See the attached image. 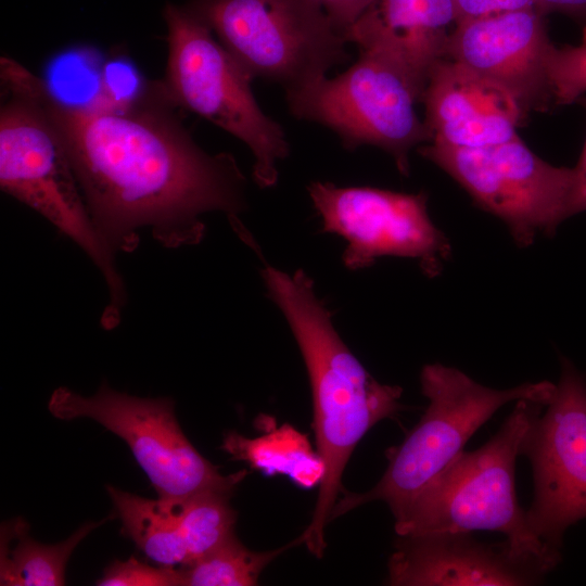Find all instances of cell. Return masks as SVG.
I'll use <instances>...</instances> for the list:
<instances>
[{"instance_id":"6da1fadb","label":"cell","mask_w":586,"mask_h":586,"mask_svg":"<svg viewBox=\"0 0 586 586\" xmlns=\"http://www.w3.org/2000/svg\"><path fill=\"white\" fill-rule=\"evenodd\" d=\"M0 68L42 106L56 128L91 217L109 245L131 252L149 229L166 247L200 242L204 213L239 220L245 177L229 153L208 154L174 113L163 84L131 102L103 94L86 103L60 100L43 78L9 56Z\"/></svg>"},{"instance_id":"7a4b0ae2","label":"cell","mask_w":586,"mask_h":586,"mask_svg":"<svg viewBox=\"0 0 586 586\" xmlns=\"http://www.w3.org/2000/svg\"><path fill=\"white\" fill-rule=\"evenodd\" d=\"M262 277L291 328L309 378L322 475L310 523L300 537L308 551L321 558L346 464L365 434L403 407L402 388L379 383L353 355L303 270L288 273L267 266Z\"/></svg>"},{"instance_id":"3957f363","label":"cell","mask_w":586,"mask_h":586,"mask_svg":"<svg viewBox=\"0 0 586 586\" xmlns=\"http://www.w3.org/2000/svg\"><path fill=\"white\" fill-rule=\"evenodd\" d=\"M1 190L35 209L75 242L98 267L109 290L101 324L111 330L126 302L114 250L97 228L64 143L37 102L9 74L0 71Z\"/></svg>"},{"instance_id":"277c9868","label":"cell","mask_w":586,"mask_h":586,"mask_svg":"<svg viewBox=\"0 0 586 586\" xmlns=\"http://www.w3.org/2000/svg\"><path fill=\"white\" fill-rule=\"evenodd\" d=\"M545 405L517 400L500 429L483 446L461 451L398 513L395 532L413 536L435 532L493 531L520 550L557 565L561 555L531 531L514 492L515 459L522 440Z\"/></svg>"},{"instance_id":"5b68a950","label":"cell","mask_w":586,"mask_h":586,"mask_svg":"<svg viewBox=\"0 0 586 586\" xmlns=\"http://www.w3.org/2000/svg\"><path fill=\"white\" fill-rule=\"evenodd\" d=\"M352 42L359 50L357 61L334 78L323 76L285 92L289 110L331 129L349 150L365 144L383 149L408 175L410 150L431 141L416 112L428 80L388 47L367 38Z\"/></svg>"},{"instance_id":"8992f818","label":"cell","mask_w":586,"mask_h":586,"mask_svg":"<svg viewBox=\"0 0 586 586\" xmlns=\"http://www.w3.org/2000/svg\"><path fill=\"white\" fill-rule=\"evenodd\" d=\"M429 405L403 443L387 451L388 464L380 481L362 494H345L336 501L331 521L370 501L387 504L398 514L451 460L501 406L520 399L547 405L556 384L523 383L512 388L484 386L462 371L441 364L425 365L420 375Z\"/></svg>"},{"instance_id":"52a82bcc","label":"cell","mask_w":586,"mask_h":586,"mask_svg":"<svg viewBox=\"0 0 586 586\" xmlns=\"http://www.w3.org/2000/svg\"><path fill=\"white\" fill-rule=\"evenodd\" d=\"M163 15L168 56L162 84L168 99L244 142L254 155V181L273 187L278 162L290 148L282 126L257 103L253 77L187 5L168 3Z\"/></svg>"},{"instance_id":"ba28073f","label":"cell","mask_w":586,"mask_h":586,"mask_svg":"<svg viewBox=\"0 0 586 586\" xmlns=\"http://www.w3.org/2000/svg\"><path fill=\"white\" fill-rule=\"evenodd\" d=\"M187 7L253 78L285 92L349 60L348 41L313 0H192Z\"/></svg>"},{"instance_id":"9c48e42d","label":"cell","mask_w":586,"mask_h":586,"mask_svg":"<svg viewBox=\"0 0 586 586\" xmlns=\"http://www.w3.org/2000/svg\"><path fill=\"white\" fill-rule=\"evenodd\" d=\"M420 154L450 175L481 207L499 217L519 245L555 233L579 213L574 168L553 166L515 137L481 148L430 143Z\"/></svg>"},{"instance_id":"30bf717a","label":"cell","mask_w":586,"mask_h":586,"mask_svg":"<svg viewBox=\"0 0 586 586\" xmlns=\"http://www.w3.org/2000/svg\"><path fill=\"white\" fill-rule=\"evenodd\" d=\"M48 409L60 420L89 418L120 437L163 500L207 492L232 494L247 473L224 475L204 458L182 432L169 398L131 396L103 382L89 397L58 387Z\"/></svg>"},{"instance_id":"8fae6325","label":"cell","mask_w":586,"mask_h":586,"mask_svg":"<svg viewBox=\"0 0 586 586\" xmlns=\"http://www.w3.org/2000/svg\"><path fill=\"white\" fill-rule=\"evenodd\" d=\"M560 359L553 397L532 421L520 454L528 458L534 477L528 526L561 555L566 528L586 518V380L569 359Z\"/></svg>"},{"instance_id":"7c38bea8","label":"cell","mask_w":586,"mask_h":586,"mask_svg":"<svg viewBox=\"0 0 586 586\" xmlns=\"http://www.w3.org/2000/svg\"><path fill=\"white\" fill-rule=\"evenodd\" d=\"M310 200L322 230L346 241L344 265L353 270L391 255L416 258L428 276L440 273L450 246L431 221L423 192L408 194L371 187L315 181Z\"/></svg>"},{"instance_id":"4fadbf2b","label":"cell","mask_w":586,"mask_h":586,"mask_svg":"<svg viewBox=\"0 0 586 586\" xmlns=\"http://www.w3.org/2000/svg\"><path fill=\"white\" fill-rule=\"evenodd\" d=\"M552 46L544 14L530 8L457 23L447 58L507 91L526 115L555 104L547 71Z\"/></svg>"},{"instance_id":"5bb4252c","label":"cell","mask_w":586,"mask_h":586,"mask_svg":"<svg viewBox=\"0 0 586 586\" xmlns=\"http://www.w3.org/2000/svg\"><path fill=\"white\" fill-rule=\"evenodd\" d=\"M388 560L392 586H523L539 583L555 565L507 539L487 544L471 532L398 536Z\"/></svg>"},{"instance_id":"9a60e30c","label":"cell","mask_w":586,"mask_h":586,"mask_svg":"<svg viewBox=\"0 0 586 586\" xmlns=\"http://www.w3.org/2000/svg\"><path fill=\"white\" fill-rule=\"evenodd\" d=\"M430 143L481 148L509 141L524 113L497 85L444 58L431 69L422 97Z\"/></svg>"},{"instance_id":"2e32d148","label":"cell","mask_w":586,"mask_h":586,"mask_svg":"<svg viewBox=\"0 0 586 586\" xmlns=\"http://www.w3.org/2000/svg\"><path fill=\"white\" fill-rule=\"evenodd\" d=\"M455 0H375L349 30L399 52L422 76L447 56Z\"/></svg>"},{"instance_id":"e0dca14e","label":"cell","mask_w":586,"mask_h":586,"mask_svg":"<svg viewBox=\"0 0 586 586\" xmlns=\"http://www.w3.org/2000/svg\"><path fill=\"white\" fill-rule=\"evenodd\" d=\"M87 522L65 540L43 545L28 535L24 520L2 524L1 533L10 536L14 547L1 544L0 584L4 586H60L65 584L67 561L77 545L93 530L103 524Z\"/></svg>"},{"instance_id":"ac0fdd59","label":"cell","mask_w":586,"mask_h":586,"mask_svg":"<svg viewBox=\"0 0 586 586\" xmlns=\"http://www.w3.org/2000/svg\"><path fill=\"white\" fill-rule=\"evenodd\" d=\"M106 491L115 514L122 522V533L156 565L184 568L189 553L168 506L161 499H148L112 485Z\"/></svg>"},{"instance_id":"d6986e66","label":"cell","mask_w":586,"mask_h":586,"mask_svg":"<svg viewBox=\"0 0 586 586\" xmlns=\"http://www.w3.org/2000/svg\"><path fill=\"white\" fill-rule=\"evenodd\" d=\"M301 537L273 550L252 551L234 535L191 564L180 568L181 586H253L264 569Z\"/></svg>"},{"instance_id":"ffe728a7","label":"cell","mask_w":586,"mask_h":586,"mask_svg":"<svg viewBox=\"0 0 586 586\" xmlns=\"http://www.w3.org/2000/svg\"><path fill=\"white\" fill-rule=\"evenodd\" d=\"M230 493L207 492L167 504L182 534L189 564L234 535L237 512ZM188 564V565H189Z\"/></svg>"},{"instance_id":"44dd1931","label":"cell","mask_w":586,"mask_h":586,"mask_svg":"<svg viewBox=\"0 0 586 586\" xmlns=\"http://www.w3.org/2000/svg\"><path fill=\"white\" fill-rule=\"evenodd\" d=\"M547 71L555 105L577 102L586 92V26L577 46H552Z\"/></svg>"},{"instance_id":"7402d4cb","label":"cell","mask_w":586,"mask_h":586,"mask_svg":"<svg viewBox=\"0 0 586 586\" xmlns=\"http://www.w3.org/2000/svg\"><path fill=\"white\" fill-rule=\"evenodd\" d=\"M99 586H181L180 568L150 565L130 557L107 565L97 583Z\"/></svg>"},{"instance_id":"603a6c76","label":"cell","mask_w":586,"mask_h":586,"mask_svg":"<svg viewBox=\"0 0 586 586\" xmlns=\"http://www.w3.org/2000/svg\"><path fill=\"white\" fill-rule=\"evenodd\" d=\"M148 87L136 67L125 60H116L105 65L100 93L116 102H131L140 98Z\"/></svg>"},{"instance_id":"cb8c5ba5","label":"cell","mask_w":586,"mask_h":586,"mask_svg":"<svg viewBox=\"0 0 586 586\" xmlns=\"http://www.w3.org/2000/svg\"><path fill=\"white\" fill-rule=\"evenodd\" d=\"M530 8H535V0H455L456 24L491 14Z\"/></svg>"},{"instance_id":"d4e9b609","label":"cell","mask_w":586,"mask_h":586,"mask_svg":"<svg viewBox=\"0 0 586 586\" xmlns=\"http://www.w3.org/2000/svg\"><path fill=\"white\" fill-rule=\"evenodd\" d=\"M344 35L375 0H313Z\"/></svg>"},{"instance_id":"484cf974","label":"cell","mask_w":586,"mask_h":586,"mask_svg":"<svg viewBox=\"0 0 586 586\" xmlns=\"http://www.w3.org/2000/svg\"><path fill=\"white\" fill-rule=\"evenodd\" d=\"M535 8L544 15L560 12L572 17L586 20V0H535Z\"/></svg>"},{"instance_id":"4316f807","label":"cell","mask_w":586,"mask_h":586,"mask_svg":"<svg viewBox=\"0 0 586 586\" xmlns=\"http://www.w3.org/2000/svg\"><path fill=\"white\" fill-rule=\"evenodd\" d=\"M586 110V98L582 97L577 100ZM577 181V203L579 213L586 211V141L581 153L577 165L574 167Z\"/></svg>"}]
</instances>
